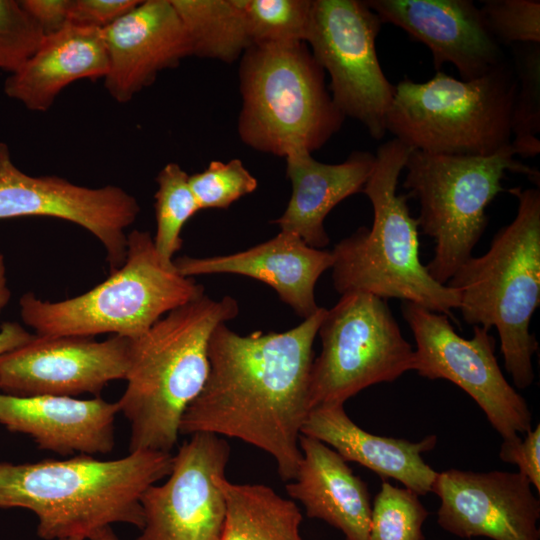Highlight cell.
I'll return each instance as SVG.
<instances>
[{"mask_svg": "<svg viewBox=\"0 0 540 540\" xmlns=\"http://www.w3.org/2000/svg\"><path fill=\"white\" fill-rule=\"evenodd\" d=\"M513 69L517 86L513 99L510 146L523 158L540 153V44H516Z\"/></svg>", "mask_w": 540, "mask_h": 540, "instance_id": "4316f807", "label": "cell"}, {"mask_svg": "<svg viewBox=\"0 0 540 540\" xmlns=\"http://www.w3.org/2000/svg\"><path fill=\"white\" fill-rule=\"evenodd\" d=\"M251 45L306 43L312 0H239Z\"/></svg>", "mask_w": 540, "mask_h": 540, "instance_id": "f1b7e54d", "label": "cell"}, {"mask_svg": "<svg viewBox=\"0 0 540 540\" xmlns=\"http://www.w3.org/2000/svg\"><path fill=\"white\" fill-rule=\"evenodd\" d=\"M382 23L393 24L431 51L434 68L445 63L461 80L479 78L505 61L501 46L471 0H369Z\"/></svg>", "mask_w": 540, "mask_h": 540, "instance_id": "e0dca14e", "label": "cell"}, {"mask_svg": "<svg viewBox=\"0 0 540 540\" xmlns=\"http://www.w3.org/2000/svg\"><path fill=\"white\" fill-rule=\"evenodd\" d=\"M156 182V234L153 242L161 263L175 268L173 256L183 245L181 231L200 209L189 185V175L177 163L165 165Z\"/></svg>", "mask_w": 540, "mask_h": 540, "instance_id": "83f0119b", "label": "cell"}, {"mask_svg": "<svg viewBox=\"0 0 540 540\" xmlns=\"http://www.w3.org/2000/svg\"><path fill=\"white\" fill-rule=\"evenodd\" d=\"M401 309L416 342L414 371L460 387L475 400L503 440L531 430L529 407L504 377L490 330L474 326L473 337L466 339L445 314L405 301Z\"/></svg>", "mask_w": 540, "mask_h": 540, "instance_id": "7c38bea8", "label": "cell"}, {"mask_svg": "<svg viewBox=\"0 0 540 540\" xmlns=\"http://www.w3.org/2000/svg\"><path fill=\"white\" fill-rule=\"evenodd\" d=\"M32 336L17 322L2 323L0 326V356L26 343Z\"/></svg>", "mask_w": 540, "mask_h": 540, "instance_id": "8d00e7d4", "label": "cell"}, {"mask_svg": "<svg viewBox=\"0 0 540 540\" xmlns=\"http://www.w3.org/2000/svg\"><path fill=\"white\" fill-rule=\"evenodd\" d=\"M117 402L69 396L0 393V424L62 456L106 454L114 447Z\"/></svg>", "mask_w": 540, "mask_h": 540, "instance_id": "ffe728a7", "label": "cell"}, {"mask_svg": "<svg viewBox=\"0 0 540 540\" xmlns=\"http://www.w3.org/2000/svg\"><path fill=\"white\" fill-rule=\"evenodd\" d=\"M285 160L292 194L284 213L272 223L308 246L322 249L330 242L324 228L326 216L342 200L362 192L375 155L354 151L344 162L328 164L315 160L309 152H297Z\"/></svg>", "mask_w": 540, "mask_h": 540, "instance_id": "cb8c5ba5", "label": "cell"}, {"mask_svg": "<svg viewBox=\"0 0 540 540\" xmlns=\"http://www.w3.org/2000/svg\"><path fill=\"white\" fill-rule=\"evenodd\" d=\"M139 212L137 200L121 187L90 188L57 176L24 173L0 142V219L42 216L77 224L101 242L111 273L126 259L125 230Z\"/></svg>", "mask_w": 540, "mask_h": 540, "instance_id": "5bb4252c", "label": "cell"}, {"mask_svg": "<svg viewBox=\"0 0 540 540\" xmlns=\"http://www.w3.org/2000/svg\"><path fill=\"white\" fill-rule=\"evenodd\" d=\"M23 8L44 36L60 31L69 23L71 0H22Z\"/></svg>", "mask_w": 540, "mask_h": 540, "instance_id": "d590c367", "label": "cell"}, {"mask_svg": "<svg viewBox=\"0 0 540 540\" xmlns=\"http://www.w3.org/2000/svg\"><path fill=\"white\" fill-rule=\"evenodd\" d=\"M333 264L331 251L308 246L298 236L280 231L274 238L245 251L206 258L183 256L174 260L186 277L203 274H238L273 288L281 301L307 319L319 309L315 285Z\"/></svg>", "mask_w": 540, "mask_h": 540, "instance_id": "d6986e66", "label": "cell"}, {"mask_svg": "<svg viewBox=\"0 0 540 540\" xmlns=\"http://www.w3.org/2000/svg\"><path fill=\"white\" fill-rule=\"evenodd\" d=\"M326 310L280 333L242 336L219 324L209 340L207 380L183 414L180 434L239 439L272 456L282 480H293L310 411L313 344Z\"/></svg>", "mask_w": 540, "mask_h": 540, "instance_id": "6da1fadb", "label": "cell"}, {"mask_svg": "<svg viewBox=\"0 0 540 540\" xmlns=\"http://www.w3.org/2000/svg\"><path fill=\"white\" fill-rule=\"evenodd\" d=\"M88 540H119L118 537L115 535L111 527H105L102 528L96 532H94Z\"/></svg>", "mask_w": 540, "mask_h": 540, "instance_id": "f35d334b", "label": "cell"}, {"mask_svg": "<svg viewBox=\"0 0 540 540\" xmlns=\"http://www.w3.org/2000/svg\"><path fill=\"white\" fill-rule=\"evenodd\" d=\"M192 55L232 63L251 46L239 0H170Z\"/></svg>", "mask_w": 540, "mask_h": 540, "instance_id": "484cf974", "label": "cell"}, {"mask_svg": "<svg viewBox=\"0 0 540 540\" xmlns=\"http://www.w3.org/2000/svg\"><path fill=\"white\" fill-rule=\"evenodd\" d=\"M108 55L104 85L126 103L150 86L158 74L192 55L191 45L170 0L140 1L102 30Z\"/></svg>", "mask_w": 540, "mask_h": 540, "instance_id": "ac0fdd59", "label": "cell"}, {"mask_svg": "<svg viewBox=\"0 0 540 540\" xmlns=\"http://www.w3.org/2000/svg\"><path fill=\"white\" fill-rule=\"evenodd\" d=\"M189 185L200 210L226 209L255 191L258 182L240 159H232L210 162L204 171L189 175Z\"/></svg>", "mask_w": 540, "mask_h": 540, "instance_id": "4dcf8cb0", "label": "cell"}, {"mask_svg": "<svg viewBox=\"0 0 540 540\" xmlns=\"http://www.w3.org/2000/svg\"><path fill=\"white\" fill-rule=\"evenodd\" d=\"M404 169L403 186L420 205L418 226L435 243L426 269L442 285L472 257L488 223L486 208L504 191L506 172L524 174L538 186L540 178L515 159L511 146L488 156L410 149Z\"/></svg>", "mask_w": 540, "mask_h": 540, "instance_id": "9c48e42d", "label": "cell"}, {"mask_svg": "<svg viewBox=\"0 0 540 540\" xmlns=\"http://www.w3.org/2000/svg\"><path fill=\"white\" fill-rule=\"evenodd\" d=\"M410 149L396 138L378 147L362 190L372 204L373 223L334 246L333 285L341 295L363 292L398 298L451 315L459 308V294L435 281L422 264L417 218L410 214L409 196L397 193Z\"/></svg>", "mask_w": 540, "mask_h": 540, "instance_id": "277c9868", "label": "cell"}, {"mask_svg": "<svg viewBox=\"0 0 540 540\" xmlns=\"http://www.w3.org/2000/svg\"><path fill=\"white\" fill-rule=\"evenodd\" d=\"M427 516L416 493L384 480L372 505L368 540H425Z\"/></svg>", "mask_w": 540, "mask_h": 540, "instance_id": "f546056e", "label": "cell"}, {"mask_svg": "<svg viewBox=\"0 0 540 540\" xmlns=\"http://www.w3.org/2000/svg\"><path fill=\"white\" fill-rule=\"evenodd\" d=\"M44 34L20 1L0 0V69L18 70L37 50Z\"/></svg>", "mask_w": 540, "mask_h": 540, "instance_id": "d6a6232c", "label": "cell"}, {"mask_svg": "<svg viewBox=\"0 0 540 540\" xmlns=\"http://www.w3.org/2000/svg\"><path fill=\"white\" fill-rule=\"evenodd\" d=\"M11 298V291L8 286L7 272L4 256L0 251V314L5 309Z\"/></svg>", "mask_w": 540, "mask_h": 540, "instance_id": "74e56055", "label": "cell"}, {"mask_svg": "<svg viewBox=\"0 0 540 540\" xmlns=\"http://www.w3.org/2000/svg\"><path fill=\"white\" fill-rule=\"evenodd\" d=\"M204 287L164 266L147 231L127 235L123 265L91 290L61 301L25 293L23 322L39 336L93 337L111 333L129 339L147 331L170 311L202 296Z\"/></svg>", "mask_w": 540, "mask_h": 540, "instance_id": "52a82bcc", "label": "cell"}, {"mask_svg": "<svg viewBox=\"0 0 540 540\" xmlns=\"http://www.w3.org/2000/svg\"><path fill=\"white\" fill-rule=\"evenodd\" d=\"M227 517L220 540H302L296 503L263 484L233 483L222 476Z\"/></svg>", "mask_w": 540, "mask_h": 540, "instance_id": "d4e9b609", "label": "cell"}, {"mask_svg": "<svg viewBox=\"0 0 540 540\" xmlns=\"http://www.w3.org/2000/svg\"><path fill=\"white\" fill-rule=\"evenodd\" d=\"M517 80L507 60L487 74L458 80L437 71L418 83L395 85L386 129L411 149L488 156L510 146V117Z\"/></svg>", "mask_w": 540, "mask_h": 540, "instance_id": "ba28073f", "label": "cell"}, {"mask_svg": "<svg viewBox=\"0 0 540 540\" xmlns=\"http://www.w3.org/2000/svg\"><path fill=\"white\" fill-rule=\"evenodd\" d=\"M382 24L366 1L312 0L306 40L330 76L335 106L344 117L363 124L376 140L387 133L386 118L395 93L376 51Z\"/></svg>", "mask_w": 540, "mask_h": 540, "instance_id": "8fae6325", "label": "cell"}, {"mask_svg": "<svg viewBox=\"0 0 540 540\" xmlns=\"http://www.w3.org/2000/svg\"><path fill=\"white\" fill-rule=\"evenodd\" d=\"M432 492L440 499L437 522L461 538L540 540V501L519 472H438Z\"/></svg>", "mask_w": 540, "mask_h": 540, "instance_id": "2e32d148", "label": "cell"}, {"mask_svg": "<svg viewBox=\"0 0 540 540\" xmlns=\"http://www.w3.org/2000/svg\"><path fill=\"white\" fill-rule=\"evenodd\" d=\"M62 540H85V539L81 537H73V538H67V539H62Z\"/></svg>", "mask_w": 540, "mask_h": 540, "instance_id": "ab89813d", "label": "cell"}, {"mask_svg": "<svg viewBox=\"0 0 540 540\" xmlns=\"http://www.w3.org/2000/svg\"><path fill=\"white\" fill-rule=\"evenodd\" d=\"M301 434L325 443L346 462H356L384 480L401 482L418 496L432 492L438 472L425 463L421 454L434 448V435L410 442L371 434L349 418L342 404L312 408Z\"/></svg>", "mask_w": 540, "mask_h": 540, "instance_id": "44dd1931", "label": "cell"}, {"mask_svg": "<svg viewBox=\"0 0 540 540\" xmlns=\"http://www.w3.org/2000/svg\"><path fill=\"white\" fill-rule=\"evenodd\" d=\"M238 313L233 297L204 293L130 339L127 386L117 401L130 425L129 452L171 453L183 414L207 380L210 337Z\"/></svg>", "mask_w": 540, "mask_h": 540, "instance_id": "3957f363", "label": "cell"}, {"mask_svg": "<svg viewBox=\"0 0 540 540\" xmlns=\"http://www.w3.org/2000/svg\"><path fill=\"white\" fill-rule=\"evenodd\" d=\"M240 139L252 149L288 157L320 149L345 117L306 43L251 45L240 58Z\"/></svg>", "mask_w": 540, "mask_h": 540, "instance_id": "8992f818", "label": "cell"}, {"mask_svg": "<svg viewBox=\"0 0 540 540\" xmlns=\"http://www.w3.org/2000/svg\"><path fill=\"white\" fill-rule=\"evenodd\" d=\"M173 455L138 450L114 460L78 454L64 460L0 462V509L38 519L44 540L88 539L114 523L142 528L143 493L170 473Z\"/></svg>", "mask_w": 540, "mask_h": 540, "instance_id": "7a4b0ae2", "label": "cell"}, {"mask_svg": "<svg viewBox=\"0 0 540 540\" xmlns=\"http://www.w3.org/2000/svg\"><path fill=\"white\" fill-rule=\"evenodd\" d=\"M229 458L223 437L191 434L173 455L167 480L143 493L144 524L135 540H220L227 502L218 479Z\"/></svg>", "mask_w": 540, "mask_h": 540, "instance_id": "4fadbf2b", "label": "cell"}, {"mask_svg": "<svg viewBox=\"0 0 540 540\" xmlns=\"http://www.w3.org/2000/svg\"><path fill=\"white\" fill-rule=\"evenodd\" d=\"M302 459L288 495L305 508L309 518L340 530L345 540H368L372 504L364 481L325 443L301 434Z\"/></svg>", "mask_w": 540, "mask_h": 540, "instance_id": "603a6c76", "label": "cell"}, {"mask_svg": "<svg viewBox=\"0 0 540 540\" xmlns=\"http://www.w3.org/2000/svg\"><path fill=\"white\" fill-rule=\"evenodd\" d=\"M484 24L501 45L540 44L539 0H484Z\"/></svg>", "mask_w": 540, "mask_h": 540, "instance_id": "1f68e13d", "label": "cell"}, {"mask_svg": "<svg viewBox=\"0 0 540 540\" xmlns=\"http://www.w3.org/2000/svg\"><path fill=\"white\" fill-rule=\"evenodd\" d=\"M518 200L514 220L494 236L488 251L470 257L447 282L471 326L497 329L505 369L519 389L534 381L538 342L529 330L540 304V190H508Z\"/></svg>", "mask_w": 540, "mask_h": 540, "instance_id": "5b68a950", "label": "cell"}, {"mask_svg": "<svg viewBox=\"0 0 540 540\" xmlns=\"http://www.w3.org/2000/svg\"><path fill=\"white\" fill-rule=\"evenodd\" d=\"M139 3V0H71L69 23L103 30Z\"/></svg>", "mask_w": 540, "mask_h": 540, "instance_id": "836d02e7", "label": "cell"}, {"mask_svg": "<svg viewBox=\"0 0 540 540\" xmlns=\"http://www.w3.org/2000/svg\"><path fill=\"white\" fill-rule=\"evenodd\" d=\"M130 339L33 335L0 356V392L14 396L97 395L125 379Z\"/></svg>", "mask_w": 540, "mask_h": 540, "instance_id": "9a60e30c", "label": "cell"}, {"mask_svg": "<svg viewBox=\"0 0 540 540\" xmlns=\"http://www.w3.org/2000/svg\"><path fill=\"white\" fill-rule=\"evenodd\" d=\"M107 72L102 30L68 23L43 37L37 50L5 80L4 92L28 110L44 112L71 83L104 78Z\"/></svg>", "mask_w": 540, "mask_h": 540, "instance_id": "7402d4cb", "label": "cell"}, {"mask_svg": "<svg viewBox=\"0 0 540 540\" xmlns=\"http://www.w3.org/2000/svg\"><path fill=\"white\" fill-rule=\"evenodd\" d=\"M499 457L518 466L519 473L540 492V424L528 431L524 439L517 436L503 440Z\"/></svg>", "mask_w": 540, "mask_h": 540, "instance_id": "e575fe53", "label": "cell"}, {"mask_svg": "<svg viewBox=\"0 0 540 540\" xmlns=\"http://www.w3.org/2000/svg\"><path fill=\"white\" fill-rule=\"evenodd\" d=\"M317 334L322 349L310 372V410L344 405L363 389L413 370L414 350L386 299L363 292L341 295L326 310Z\"/></svg>", "mask_w": 540, "mask_h": 540, "instance_id": "30bf717a", "label": "cell"}]
</instances>
